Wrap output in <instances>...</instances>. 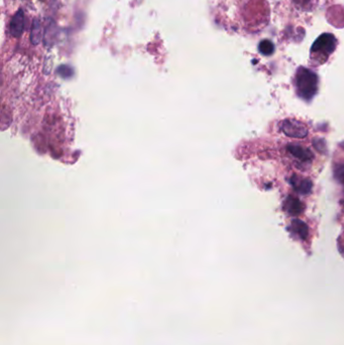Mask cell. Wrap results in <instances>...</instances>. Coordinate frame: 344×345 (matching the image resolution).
Segmentation results:
<instances>
[{"instance_id": "5", "label": "cell", "mask_w": 344, "mask_h": 345, "mask_svg": "<svg viewBox=\"0 0 344 345\" xmlns=\"http://www.w3.org/2000/svg\"><path fill=\"white\" fill-rule=\"evenodd\" d=\"M286 150L296 158L302 160V161H310L313 158L312 151L305 147L298 144H289L286 146Z\"/></svg>"}, {"instance_id": "12", "label": "cell", "mask_w": 344, "mask_h": 345, "mask_svg": "<svg viewBox=\"0 0 344 345\" xmlns=\"http://www.w3.org/2000/svg\"><path fill=\"white\" fill-rule=\"evenodd\" d=\"M334 176L336 180L344 186V164H338L334 169Z\"/></svg>"}, {"instance_id": "10", "label": "cell", "mask_w": 344, "mask_h": 345, "mask_svg": "<svg viewBox=\"0 0 344 345\" xmlns=\"http://www.w3.org/2000/svg\"><path fill=\"white\" fill-rule=\"evenodd\" d=\"M258 48H259V51L262 54H265V55L271 54L273 52V44H272V42L270 40H267V39H264V40L260 41V43L258 45Z\"/></svg>"}, {"instance_id": "9", "label": "cell", "mask_w": 344, "mask_h": 345, "mask_svg": "<svg viewBox=\"0 0 344 345\" xmlns=\"http://www.w3.org/2000/svg\"><path fill=\"white\" fill-rule=\"evenodd\" d=\"M42 36V31H41V24L38 18H34L32 21L31 25V31H30V41L32 44L36 45L40 42Z\"/></svg>"}, {"instance_id": "1", "label": "cell", "mask_w": 344, "mask_h": 345, "mask_svg": "<svg viewBox=\"0 0 344 345\" xmlns=\"http://www.w3.org/2000/svg\"><path fill=\"white\" fill-rule=\"evenodd\" d=\"M295 82L297 92L303 99L310 100L317 93L318 78L312 71L306 68H300L297 72Z\"/></svg>"}, {"instance_id": "2", "label": "cell", "mask_w": 344, "mask_h": 345, "mask_svg": "<svg viewBox=\"0 0 344 345\" xmlns=\"http://www.w3.org/2000/svg\"><path fill=\"white\" fill-rule=\"evenodd\" d=\"M281 131L289 137L292 138H304L308 134L307 126L295 119H286L280 123Z\"/></svg>"}, {"instance_id": "7", "label": "cell", "mask_w": 344, "mask_h": 345, "mask_svg": "<svg viewBox=\"0 0 344 345\" xmlns=\"http://www.w3.org/2000/svg\"><path fill=\"white\" fill-rule=\"evenodd\" d=\"M285 210L291 215H299L304 210V204L298 198L290 196L285 201Z\"/></svg>"}, {"instance_id": "13", "label": "cell", "mask_w": 344, "mask_h": 345, "mask_svg": "<svg viewBox=\"0 0 344 345\" xmlns=\"http://www.w3.org/2000/svg\"><path fill=\"white\" fill-rule=\"evenodd\" d=\"M41 1H43V0H41Z\"/></svg>"}, {"instance_id": "3", "label": "cell", "mask_w": 344, "mask_h": 345, "mask_svg": "<svg viewBox=\"0 0 344 345\" xmlns=\"http://www.w3.org/2000/svg\"><path fill=\"white\" fill-rule=\"evenodd\" d=\"M336 45L335 37L330 33L321 34L312 46V52L323 53L325 55L330 54L334 51Z\"/></svg>"}, {"instance_id": "4", "label": "cell", "mask_w": 344, "mask_h": 345, "mask_svg": "<svg viewBox=\"0 0 344 345\" xmlns=\"http://www.w3.org/2000/svg\"><path fill=\"white\" fill-rule=\"evenodd\" d=\"M24 29V13L21 9H18L10 20L9 30L12 36L19 37Z\"/></svg>"}, {"instance_id": "8", "label": "cell", "mask_w": 344, "mask_h": 345, "mask_svg": "<svg viewBox=\"0 0 344 345\" xmlns=\"http://www.w3.org/2000/svg\"><path fill=\"white\" fill-rule=\"evenodd\" d=\"M291 230L302 239H306L308 234H309L308 226L306 225V223H304L303 221H301L299 219L293 220V222L291 224Z\"/></svg>"}, {"instance_id": "11", "label": "cell", "mask_w": 344, "mask_h": 345, "mask_svg": "<svg viewBox=\"0 0 344 345\" xmlns=\"http://www.w3.org/2000/svg\"><path fill=\"white\" fill-rule=\"evenodd\" d=\"M51 35L55 36V26H54V22L51 21L49 24H47L45 32H44V41L45 43H52L53 42V38L51 37Z\"/></svg>"}, {"instance_id": "6", "label": "cell", "mask_w": 344, "mask_h": 345, "mask_svg": "<svg viewBox=\"0 0 344 345\" xmlns=\"http://www.w3.org/2000/svg\"><path fill=\"white\" fill-rule=\"evenodd\" d=\"M291 183L296 189V191H298L300 194L306 195V194H309L312 190V182L308 179H303V178L294 176L292 178Z\"/></svg>"}]
</instances>
